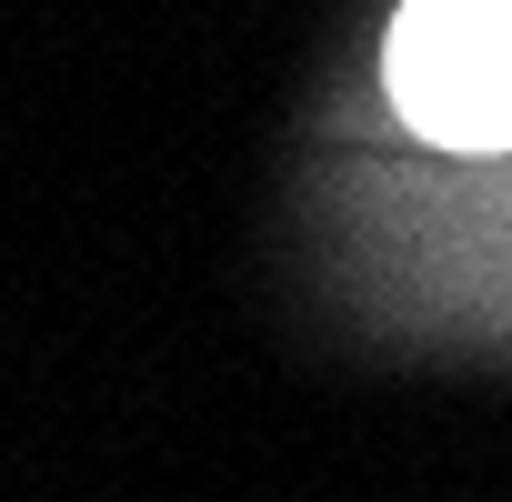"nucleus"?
Listing matches in <instances>:
<instances>
[{"instance_id": "f257e3e1", "label": "nucleus", "mask_w": 512, "mask_h": 502, "mask_svg": "<svg viewBox=\"0 0 512 502\" xmlns=\"http://www.w3.org/2000/svg\"><path fill=\"white\" fill-rule=\"evenodd\" d=\"M392 101L422 141H512V0H412L392 21Z\"/></svg>"}]
</instances>
